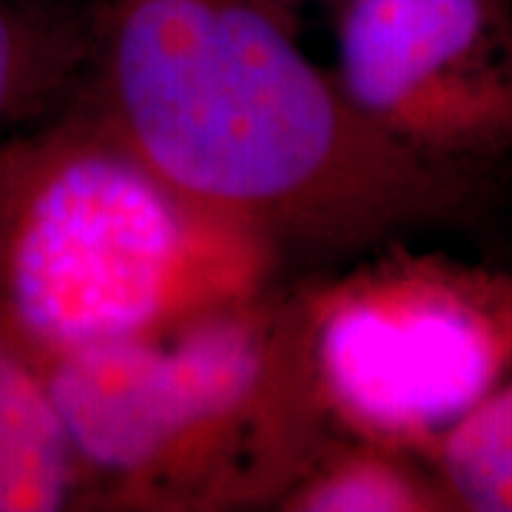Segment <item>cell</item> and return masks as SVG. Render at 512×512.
<instances>
[{
  "label": "cell",
  "mask_w": 512,
  "mask_h": 512,
  "mask_svg": "<svg viewBox=\"0 0 512 512\" xmlns=\"http://www.w3.org/2000/svg\"><path fill=\"white\" fill-rule=\"evenodd\" d=\"M268 296L40 362L89 501L165 512L276 507L333 430L293 296Z\"/></svg>",
  "instance_id": "3"
},
{
  "label": "cell",
  "mask_w": 512,
  "mask_h": 512,
  "mask_svg": "<svg viewBox=\"0 0 512 512\" xmlns=\"http://www.w3.org/2000/svg\"><path fill=\"white\" fill-rule=\"evenodd\" d=\"M83 501V467L43 367L0 330V512H57Z\"/></svg>",
  "instance_id": "6"
},
{
  "label": "cell",
  "mask_w": 512,
  "mask_h": 512,
  "mask_svg": "<svg viewBox=\"0 0 512 512\" xmlns=\"http://www.w3.org/2000/svg\"><path fill=\"white\" fill-rule=\"evenodd\" d=\"M279 259L163 180L97 97L0 143V330L37 365L265 296Z\"/></svg>",
  "instance_id": "2"
},
{
  "label": "cell",
  "mask_w": 512,
  "mask_h": 512,
  "mask_svg": "<svg viewBox=\"0 0 512 512\" xmlns=\"http://www.w3.org/2000/svg\"><path fill=\"white\" fill-rule=\"evenodd\" d=\"M288 512H456L421 456L330 436L276 501Z\"/></svg>",
  "instance_id": "7"
},
{
  "label": "cell",
  "mask_w": 512,
  "mask_h": 512,
  "mask_svg": "<svg viewBox=\"0 0 512 512\" xmlns=\"http://www.w3.org/2000/svg\"><path fill=\"white\" fill-rule=\"evenodd\" d=\"M336 80L490 220L512 202V0H350Z\"/></svg>",
  "instance_id": "5"
},
{
  "label": "cell",
  "mask_w": 512,
  "mask_h": 512,
  "mask_svg": "<svg viewBox=\"0 0 512 512\" xmlns=\"http://www.w3.org/2000/svg\"><path fill=\"white\" fill-rule=\"evenodd\" d=\"M83 66L77 43L0 0V137L37 120Z\"/></svg>",
  "instance_id": "9"
},
{
  "label": "cell",
  "mask_w": 512,
  "mask_h": 512,
  "mask_svg": "<svg viewBox=\"0 0 512 512\" xmlns=\"http://www.w3.org/2000/svg\"><path fill=\"white\" fill-rule=\"evenodd\" d=\"M456 512H512V379L424 453Z\"/></svg>",
  "instance_id": "8"
},
{
  "label": "cell",
  "mask_w": 512,
  "mask_h": 512,
  "mask_svg": "<svg viewBox=\"0 0 512 512\" xmlns=\"http://www.w3.org/2000/svg\"><path fill=\"white\" fill-rule=\"evenodd\" d=\"M97 100L163 180L279 256L367 254L484 222L254 0H120Z\"/></svg>",
  "instance_id": "1"
},
{
  "label": "cell",
  "mask_w": 512,
  "mask_h": 512,
  "mask_svg": "<svg viewBox=\"0 0 512 512\" xmlns=\"http://www.w3.org/2000/svg\"><path fill=\"white\" fill-rule=\"evenodd\" d=\"M330 430L421 456L512 379V271L410 239L293 293Z\"/></svg>",
  "instance_id": "4"
}]
</instances>
